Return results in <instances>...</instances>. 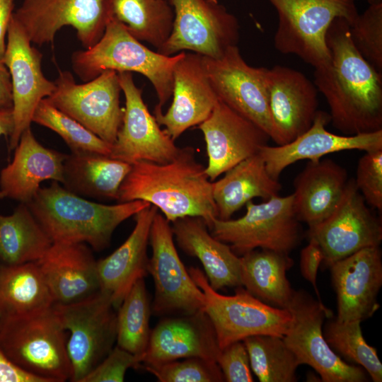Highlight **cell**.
I'll use <instances>...</instances> for the list:
<instances>
[{
	"label": "cell",
	"mask_w": 382,
	"mask_h": 382,
	"mask_svg": "<svg viewBox=\"0 0 382 382\" xmlns=\"http://www.w3.org/2000/svg\"><path fill=\"white\" fill-rule=\"evenodd\" d=\"M172 223L178 246L201 262L212 288L218 291L226 286H241V257L229 245L214 238L202 218L185 216Z\"/></svg>",
	"instance_id": "cell-28"
},
{
	"label": "cell",
	"mask_w": 382,
	"mask_h": 382,
	"mask_svg": "<svg viewBox=\"0 0 382 382\" xmlns=\"http://www.w3.org/2000/svg\"><path fill=\"white\" fill-rule=\"evenodd\" d=\"M149 243L152 255L148 272L155 285L154 311L160 315L204 312L205 295L178 255L170 222L158 212L152 221Z\"/></svg>",
	"instance_id": "cell-14"
},
{
	"label": "cell",
	"mask_w": 382,
	"mask_h": 382,
	"mask_svg": "<svg viewBox=\"0 0 382 382\" xmlns=\"http://www.w3.org/2000/svg\"><path fill=\"white\" fill-rule=\"evenodd\" d=\"M355 185L365 202L382 210V149L366 151L359 158Z\"/></svg>",
	"instance_id": "cell-42"
},
{
	"label": "cell",
	"mask_w": 382,
	"mask_h": 382,
	"mask_svg": "<svg viewBox=\"0 0 382 382\" xmlns=\"http://www.w3.org/2000/svg\"><path fill=\"white\" fill-rule=\"evenodd\" d=\"M278 15L274 37L277 50L295 54L314 68L330 59L325 35L332 22L351 25L359 14L355 0H267Z\"/></svg>",
	"instance_id": "cell-6"
},
{
	"label": "cell",
	"mask_w": 382,
	"mask_h": 382,
	"mask_svg": "<svg viewBox=\"0 0 382 382\" xmlns=\"http://www.w3.org/2000/svg\"><path fill=\"white\" fill-rule=\"evenodd\" d=\"M323 260L324 256L320 246L315 240L309 238L308 244L301 251L300 270L304 279L313 285L318 297L316 279L318 268Z\"/></svg>",
	"instance_id": "cell-45"
},
{
	"label": "cell",
	"mask_w": 382,
	"mask_h": 382,
	"mask_svg": "<svg viewBox=\"0 0 382 382\" xmlns=\"http://www.w3.org/2000/svg\"><path fill=\"white\" fill-rule=\"evenodd\" d=\"M35 262L54 304L77 302L100 290L97 261L85 243H52Z\"/></svg>",
	"instance_id": "cell-25"
},
{
	"label": "cell",
	"mask_w": 382,
	"mask_h": 382,
	"mask_svg": "<svg viewBox=\"0 0 382 382\" xmlns=\"http://www.w3.org/2000/svg\"><path fill=\"white\" fill-rule=\"evenodd\" d=\"M246 212L236 219H215L212 235L229 244L237 255L255 249L289 254L300 243L301 227L294 209L292 194L276 195L260 204H245Z\"/></svg>",
	"instance_id": "cell-8"
},
{
	"label": "cell",
	"mask_w": 382,
	"mask_h": 382,
	"mask_svg": "<svg viewBox=\"0 0 382 382\" xmlns=\"http://www.w3.org/2000/svg\"><path fill=\"white\" fill-rule=\"evenodd\" d=\"M173 8L171 33L157 52L171 56L184 50L210 58L221 57L237 45L236 17L218 3L209 0H166Z\"/></svg>",
	"instance_id": "cell-12"
},
{
	"label": "cell",
	"mask_w": 382,
	"mask_h": 382,
	"mask_svg": "<svg viewBox=\"0 0 382 382\" xmlns=\"http://www.w3.org/2000/svg\"><path fill=\"white\" fill-rule=\"evenodd\" d=\"M212 183V195L219 219H229L255 197L267 200L279 195L282 185L267 170L259 154L241 161Z\"/></svg>",
	"instance_id": "cell-30"
},
{
	"label": "cell",
	"mask_w": 382,
	"mask_h": 382,
	"mask_svg": "<svg viewBox=\"0 0 382 382\" xmlns=\"http://www.w3.org/2000/svg\"><path fill=\"white\" fill-rule=\"evenodd\" d=\"M292 321L283 337L301 365L311 366L323 382H364L366 371L339 357L327 343L323 332L332 312L304 290L293 291L286 308Z\"/></svg>",
	"instance_id": "cell-10"
},
{
	"label": "cell",
	"mask_w": 382,
	"mask_h": 382,
	"mask_svg": "<svg viewBox=\"0 0 382 382\" xmlns=\"http://www.w3.org/2000/svg\"><path fill=\"white\" fill-rule=\"evenodd\" d=\"M369 4H376L382 2V0H366Z\"/></svg>",
	"instance_id": "cell-50"
},
{
	"label": "cell",
	"mask_w": 382,
	"mask_h": 382,
	"mask_svg": "<svg viewBox=\"0 0 382 382\" xmlns=\"http://www.w3.org/2000/svg\"><path fill=\"white\" fill-rule=\"evenodd\" d=\"M224 380L228 382H252L248 354L243 341L222 349L216 361Z\"/></svg>",
	"instance_id": "cell-44"
},
{
	"label": "cell",
	"mask_w": 382,
	"mask_h": 382,
	"mask_svg": "<svg viewBox=\"0 0 382 382\" xmlns=\"http://www.w3.org/2000/svg\"><path fill=\"white\" fill-rule=\"evenodd\" d=\"M161 382H219L224 377L218 364L201 358H187L154 366H143Z\"/></svg>",
	"instance_id": "cell-41"
},
{
	"label": "cell",
	"mask_w": 382,
	"mask_h": 382,
	"mask_svg": "<svg viewBox=\"0 0 382 382\" xmlns=\"http://www.w3.org/2000/svg\"><path fill=\"white\" fill-rule=\"evenodd\" d=\"M337 294L339 322L360 321L379 308L382 255L379 246L361 249L330 266Z\"/></svg>",
	"instance_id": "cell-22"
},
{
	"label": "cell",
	"mask_w": 382,
	"mask_h": 382,
	"mask_svg": "<svg viewBox=\"0 0 382 382\" xmlns=\"http://www.w3.org/2000/svg\"><path fill=\"white\" fill-rule=\"evenodd\" d=\"M220 352L211 321L204 312H199L161 320L151 332L141 364L154 366L192 357L216 362Z\"/></svg>",
	"instance_id": "cell-24"
},
{
	"label": "cell",
	"mask_w": 382,
	"mask_h": 382,
	"mask_svg": "<svg viewBox=\"0 0 382 382\" xmlns=\"http://www.w3.org/2000/svg\"><path fill=\"white\" fill-rule=\"evenodd\" d=\"M32 122L56 132L71 153H96L106 156L111 153L112 144L55 108L46 98L37 105Z\"/></svg>",
	"instance_id": "cell-39"
},
{
	"label": "cell",
	"mask_w": 382,
	"mask_h": 382,
	"mask_svg": "<svg viewBox=\"0 0 382 382\" xmlns=\"http://www.w3.org/2000/svg\"><path fill=\"white\" fill-rule=\"evenodd\" d=\"M352 41L376 69L382 72V2L369 4L349 25Z\"/></svg>",
	"instance_id": "cell-40"
},
{
	"label": "cell",
	"mask_w": 382,
	"mask_h": 382,
	"mask_svg": "<svg viewBox=\"0 0 382 382\" xmlns=\"http://www.w3.org/2000/svg\"><path fill=\"white\" fill-rule=\"evenodd\" d=\"M158 209L150 205L134 215L135 226L127 240L112 253L97 261L100 290L118 308L137 281L148 272L147 247L150 229Z\"/></svg>",
	"instance_id": "cell-27"
},
{
	"label": "cell",
	"mask_w": 382,
	"mask_h": 382,
	"mask_svg": "<svg viewBox=\"0 0 382 382\" xmlns=\"http://www.w3.org/2000/svg\"><path fill=\"white\" fill-rule=\"evenodd\" d=\"M52 244L26 204L19 203L9 215L0 213V265L36 262Z\"/></svg>",
	"instance_id": "cell-34"
},
{
	"label": "cell",
	"mask_w": 382,
	"mask_h": 382,
	"mask_svg": "<svg viewBox=\"0 0 382 382\" xmlns=\"http://www.w3.org/2000/svg\"><path fill=\"white\" fill-rule=\"evenodd\" d=\"M42 54L35 47L12 16L8 25L3 63L11 80L13 130L8 138V151L17 146L23 132L30 127L39 103L55 89L42 70Z\"/></svg>",
	"instance_id": "cell-17"
},
{
	"label": "cell",
	"mask_w": 382,
	"mask_h": 382,
	"mask_svg": "<svg viewBox=\"0 0 382 382\" xmlns=\"http://www.w3.org/2000/svg\"><path fill=\"white\" fill-rule=\"evenodd\" d=\"M52 307L68 333L70 381L81 382L113 348L117 335L115 308L101 290L79 301Z\"/></svg>",
	"instance_id": "cell-9"
},
{
	"label": "cell",
	"mask_w": 382,
	"mask_h": 382,
	"mask_svg": "<svg viewBox=\"0 0 382 382\" xmlns=\"http://www.w3.org/2000/svg\"><path fill=\"white\" fill-rule=\"evenodd\" d=\"M325 42L330 59L315 68L313 83L330 108L332 125L345 135L382 129V72L357 50L345 19H334Z\"/></svg>",
	"instance_id": "cell-1"
},
{
	"label": "cell",
	"mask_w": 382,
	"mask_h": 382,
	"mask_svg": "<svg viewBox=\"0 0 382 382\" xmlns=\"http://www.w3.org/2000/svg\"><path fill=\"white\" fill-rule=\"evenodd\" d=\"M132 164L96 153H71L63 164L61 184L80 196L117 200Z\"/></svg>",
	"instance_id": "cell-31"
},
{
	"label": "cell",
	"mask_w": 382,
	"mask_h": 382,
	"mask_svg": "<svg viewBox=\"0 0 382 382\" xmlns=\"http://www.w3.org/2000/svg\"><path fill=\"white\" fill-rule=\"evenodd\" d=\"M125 98L122 125L109 156L129 164L146 161L165 163L173 160L180 149L160 128L142 98L131 72L118 73Z\"/></svg>",
	"instance_id": "cell-18"
},
{
	"label": "cell",
	"mask_w": 382,
	"mask_h": 382,
	"mask_svg": "<svg viewBox=\"0 0 382 382\" xmlns=\"http://www.w3.org/2000/svg\"><path fill=\"white\" fill-rule=\"evenodd\" d=\"M12 86L10 73L0 62V110H12Z\"/></svg>",
	"instance_id": "cell-48"
},
{
	"label": "cell",
	"mask_w": 382,
	"mask_h": 382,
	"mask_svg": "<svg viewBox=\"0 0 382 382\" xmlns=\"http://www.w3.org/2000/svg\"><path fill=\"white\" fill-rule=\"evenodd\" d=\"M0 382H45L20 369L6 355L0 346Z\"/></svg>",
	"instance_id": "cell-46"
},
{
	"label": "cell",
	"mask_w": 382,
	"mask_h": 382,
	"mask_svg": "<svg viewBox=\"0 0 382 382\" xmlns=\"http://www.w3.org/2000/svg\"><path fill=\"white\" fill-rule=\"evenodd\" d=\"M360 324V321L339 322L331 319L323 330L324 337L339 357L362 367L374 382H381L382 364L376 349L364 338Z\"/></svg>",
	"instance_id": "cell-38"
},
{
	"label": "cell",
	"mask_w": 382,
	"mask_h": 382,
	"mask_svg": "<svg viewBox=\"0 0 382 382\" xmlns=\"http://www.w3.org/2000/svg\"><path fill=\"white\" fill-rule=\"evenodd\" d=\"M140 366L139 357L116 345L81 382H122L128 369Z\"/></svg>",
	"instance_id": "cell-43"
},
{
	"label": "cell",
	"mask_w": 382,
	"mask_h": 382,
	"mask_svg": "<svg viewBox=\"0 0 382 382\" xmlns=\"http://www.w3.org/2000/svg\"><path fill=\"white\" fill-rule=\"evenodd\" d=\"M184 51L167 56L154 52L134 37L125 26L110 18L100 39L92 47L74 52L71 66L83 82L106 70L137 72L153 85L158 100L154 112L162 111L172 96L173 71Z\"/></svg>",
	"instance_id": "cell-4"
},
{
	"label": "cell",
	"mask_w": 382,
	"mask_h": 382,
	"mask_svg": "<svg viewBox=\"0 0 382 382\" xmlns=\"http://www.w3.org/2000/svg\"><path fill=\"white\" fill-rule=\"evenodd\" d=\"M346 169L331 159L309 161L294 180L293 205L309 228L333 211L347 183Z\"/></svg>",
	"instance_id": "cell-29"
},
{
	"label": "cell",
	"mask_w": 382,
	"mask_h": 382,
	"mask_svg": "<svg viewBox=\"0 0 382 382\" xmlns=\"http://www.w3.org/2000/svg\"><path fill=\"white\" fill-rule=\"evenodd\" d=\"M205 71L219 100L249 120L271 139L272 127L266 88L267 68L248 64L237 45L219 58L202 56Z\"/></svg>",
	"instance_id": "cell-16"
},
{
	"label": "cell",
	"mask_w": 382,
	"mask_h": 382,
	"mask_svg": "<svg viewBox=\"0 0 382 382\" xmlns=\"http://www.w3.org/2000/svg\"><path fill=\"white\" fill-rule=\"evenodd\" d=\"M31 43H52L63 27H72L84 49L102 37L110 18L107 0H23L13 12Z\"/></svg>",
	"instance_id": "cell-13"
},
{
	"label": "cell",
	"mask_w": 382,
	"mask_h": 382,
	"mask_svg": "<svg viewBox=\"0 0 382 382\" xmlns=\"http://www.w3.org/2000/svg\"><path fill=\"white\" fill-rule=\"evenodd\" d=\"M52 243H85L100 251L115 228L151 205L142 200L105 204L88 200L52 181L26 204Z\"/></svg>",
	"instance_id": "cell-3"
},
{
	"label": "cell",
	"mask_w": 382,
	"mask_h": 382,
	"mask_svg": "<svg viewBox=\"0 0 382 382\" xmlns=\"http://www.w3.org/2000/svg\"><path fill=\"white\" fill-rule=\"evenodd\" d=\"M188 272L205 295L204 312L211 321L221 350L248 337H283L286 332L292 321L286 308L270 306L242 288L234 295H222L211 287L199 268L192 267Z\"/></svg>",
	"instance_id": "cell-7"
},
{
	"label": "cell",
	"mask_w": 382,
	"mask_h": 382,
	"mask_svg": "<svg viewBox=\"0 0 382 382\" xmlns=\"http://www.w3.org/2000/svg\"><path fill=\"white\" fill-rule=\"evenodd\" d=\"M173 101L166 113L154 117L173 140L204 122L219 99L205 71L202 55L184 52L173 71Z\"/></svg>",
	"instance_id": "cell-21"
},
{
	"label": "cell",
	"mask_w": 382,
	"mask_h": 382,
	"mask_svg": "<svg viewBox=\"0 0 382 382\" xmlns=\"http://www.w3.org/2000/svg\"><path fill=\"white\" fill-rule=\"evenodd\" d=\"M150 305L144 278L132 286L117 313V345L141 359L149 344Z\"/></svg>",
	"instance_id": "cell-37"
},
{
	"label": "cell",
	"mask_w": 382,
	"mask_h": 382,
	"mask_svg": "<svg viewBox=\"0 0 382 382\" xmlns=\"http://www.w3.org/2000/svg\"><path fill=\"white\" fill-rule=\"evenodd\" d=\"M209 1L214 3H218V0H209Z\"/></svg>",
	"instance_id": "cell-51"
},
{
	"label": "cell",
	"mask_w": 382,
	"mask_h": 382,
	"mask_svg": "<svg viewBox=\"0 0 382 382\" xmlns=\"http://www.w3.org/2000/svg\"><path fill=\"white\" fill-rule=\"evenodd\" d=\"M15 0H0V62H3L9 23L14 12Z\"/></svg>",
	"instance_id": "cell-47"
},
{
	"label": "cell",
	"mask_w": 382,
	"mask_h": 382,
	"mask_svg": "<svg viewBox=\"0 0 382 382\" xmlns=\"http://www.w3.org/2000/svg\"><path fill=\"white\" fill-rule=\"evenodd\" d=\"M53 304L35 262L0 265V319L37 312Z\"/></svg>",
	"instance_id": "cell-33"
},
{
	"label": "cell",
	"mask_w": 382,
	"mask_h": 382,
	"mask_svg": "<svg viewBox=\"0 0 382 382\" xmlns=\"http://www.w3.org/2000/svg\"><path fill=\"white\" fill-rule=\"evenodd\" d=\"M266 88L271 139L277 145H284L312 125L318 111V91L303 73L281 65L267 69Z\"/></svg>",
	"instance_id": "cell-19"
},
{
	"label": "cell",
	"mask_w": 382,
	"mask_h": 382,
	"mask_svg": "<svg viewBox=\"0 0 382 382\" xmlns=\"http://www.w3.org/2000/svg\"><path fill=\"white\" fill-rule=\"evenodd\" d=\"M13 150L11 162L0 171V199L28 204L43 181L63 183V164L67 154L45 147L30 127L23 132Z\"/></svg>",
	"instance_id": "cell-26"
},
{
	"label": "cell",
	"mask_w": 382,
	"mask_h": 382,
	"mask_svg": "<svg viewBox=\"0 0 382 382\" xmlns=\"http://www.w3.org/2000/svg\"><path fill=\"white\" fill-rule=\"evenodd\" d=\"M110 18L122 23L134 37L157 51L168 39L174 13L166 0H107Z\"/></svg>",
	"instance_id": "cell-35"
},
{
	"label": "cell",
	"mask_w": 382,
	"mask_h": 382,
	"mask_svg": "<svg viewBox=\"0 0 382 382\" xmlns=\"http://www.w3.org/2000/svg\"><path fill=\"white\" fill-rule=\"evenodd\" d=\"M198 129L202 132L208 156L205 171L211 181L258 154L270 137L258 126L221 100Z\"/></svg>",
	"instance_id": "cell-20"
},
{
	"label": "cell",
	"mask_w": 382,
	"mask_h": 382,
	"mask_svg": "<svg viewBox=\"0 0 382 382\" xmlns=\"http://www.w3.org/2000/svg\"><path fill=\"white\" fill-rule=\"evenodd\" d=\"M68 333L53 307L0 319V346L17 366L45 382L70 381Z\"/></svg>",
	"instance_id": "cell-5"
},
{
	"label": "cell",
	"mask_w": 382,
	"mask_h": 382,
	"mask_svg": "<svg viewBox=\"0 0 382 382\" xmlns=\"http://www.w3.org/2000/svg\"><path fill=\"white\" fill-rule=\"evenodd\" d=\"M308 238L320 246L327 266L357 251L380 246L382 225L366 207L354 180H348L344 192L330 214L313 228Z\"/></svg>",
	"instance_id": "cell-15"
},
{
	"label": "cell",
	"mask_w": 382,
	"mask_h": 382,
	"mask_svg": "<svg viewBox=\"0 0 382 382\" xmlns=\"http://www.w3.org/2000/svg\"><path fill=\"white\" fill-rule=\"evenodd\" d=\"M293 264L287 253L267 249L249 251L241 257V286L260 300L285 308L294 291L286 272Z\"/></svg>",
	"instance_id": "cell-32"
},
{
	"label": "cell",
	"mask_w": 382,
	"mask_h": 382,
	"mask_svg": "<svg viewBox=\"0 0 382 382\" xmlns=\"http://www.w3.org/2000/svg\"><path fill=\"white\" fill-rule=\"evenodd\" d=\"M55 89L46 99L105 141L112 144L122 125L123 108L118 73L106 70L96 78L77 83L72 74L59 70Z\"/></svg>",
	"instance_id": "cell-11"
},
{
	"label": "cell",
	"mask_w": 382,
	"mask_h": 382,
	"mask_svg": "<svg viewBox=\"0 0 382 382\" xmlns=\"http://www.w3.org/2000/svg\"><path fill=\"white\" fill-rule=\"evenodd\" d=\"M142 200L160 209L169 221L185 216L202 218L211 228L217 217L212 183L192 146L180 148L165 163L141 161L131 169L119 190L118 202Z\"/></svg>",
	"instance_id": "cell-2"
},
{
	"label": "cell",
	"mask_w": 382,
	"mask_h": 382,
	"mask_svg": "<svg viewBox=\"0 0 382 382\" xmlns=\"http://www.w3.org/2000/svg\"><path fill=\"white\" fill-rule=\"evenodd\" d=\"M250 369L261 382H296V370L301 365L283 337L254 335L243 340Z\"/></svg>",
	"instance_id": "cell-36"
},
{
	"label": "cell",
	"mask_w": 382,
	"mask_h": 382,
	"mask_svg": "<svg viewBox=\"0 0 382 382\" xmlns=\"http://www.w3.org/2000/svg\"><path fill=\"white\" fill-rule=\"evenodd\" d=\"M13 130L12 110H0V137L8 139Z\"/></svg>",
	"instance_id": "cell-49"
},
{
	"label": "cell",
	"mask_w": 382,
	"mask_h": 382,
	"mask_svg": "<svg viewBox=\"0 0 382 382\" xmlns=\"http://www.w3.org/2000/svg\"><path fill=\"white\" fill-rule=\"evenodd\" d=\"M330 115L318 110L311 127L293 141L275 146H262L258 154L267 170L279 180L282 172L301 160L318 161L325 155L346 150L370 151L382 149V129L355 135H339L325 129Z\"/></svg>",
	"instance_id": "cell-23"
}]
</instances>
